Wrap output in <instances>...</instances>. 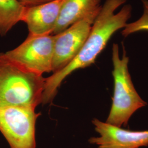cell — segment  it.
Instances as JSON below:
<instances>
[{
  "mask_svg": "<svg viewBox=\"0 0 148 148\" xmlns=\"http://www.w3.org/2000/svg\"><path fill=\"white\" fill-rule=\"evenodd\" d=\"M127 0H106L95 18L90 34L79 53L66 67L45 78L42 103H51L62 82L75 70L84 69L95 63L116 32L123 29L132 16V7L130 4L117 10Z\"/></svg>",
  "mask_w": 148,
  "mask_h": 148,
  "instance_id": "obj_1",
  "label": "cell"
},
{
  "mask_svg": "<svg viewBox=\"0 0 148 148\" xmlns=\"http://www.w3.org/2000/svg\"><path fill=\"white\" fill-rule=\"evenodd\" d=\"M45 78L23 68L0 53V107L42 103Z\"/></svg>",
  "mask_w": 148,
  "mask_h": 148,
  "instance_id": "obj_2",
  "label": "cell"
},
{
  "mask_svg": "<svg viewBox=\"0 0 148 148\" xmlns=\"http://www.w3.org/2000/svg\"><path fill=\"white\" fill-rule=\"evenodd\" d=\"M123 55L120 57L119 47L114 43L112 48V72L114 81V95L111 110L106 122L121 127L126 126L128 120L138 109L147 103L143 101L135 89L128 71L129 58L124 46Z\"/></svg>",
  "mask_w": 148,
  "mask_h": 148,
  "instance_id": "obj_3",
  "label": "cell"
},
{
  "mask_svg": "<svg viewBox=\"0 0 148 148\" xmlns=\"http://www.w3.org/2000/svg\"><path fill=\"white\" fill-rule=\"evenodd\" d=\"M27 106L0 107V132L10 148H36V123L40 113Z\"/></svg>",
  "mask_w": 148,
  "mask_h": 148,
  "instance_id": "obj_4",
  "label": "cell"
},
{
  "mask_svg": "<svg viewBox=\"0 0 148 148\" xmlns=\"http://www.w3.org/2000/svg\"><path fill=\"white\" fill-rule=\"evenodd\" d=\"M54 35L28 36L19 46L5 55L23 68L43 75L52 72Z\"/></svg>",
  "mask_w": 148,
  "mask_h": 148,
  "instance_id": "obj_5",
  "label": "cell"
},
{
  "mask_svg": "<svg viewBox=\"0 0 148 148\" xmlns=\"http://www.w3.org/2000/svg\"><path fill=\"white\" fill-rule=\"evenodd\" d=\"M99 12L74 23L63 32L54 35L53 73L66 67L79 53Z\"/></svg>",
  "mask_w": 148,
  "mask_h": 148,
  "instance_id": "obj_6",
  "label": "cell"
},
{
  "mask_svg": "<svg viewBox=\"0 0 148 148\" xmlns=\"http://www.w3.org/2000/svg\"><path fill=\"white\" fill-rule=\"evenodd\" d=\"M99 137L89 139L98 148H139L148 145V130L133 131L103 122L97 119L92 121Z\"/></svg>",
  "mask_w": 148,
  "mask_h": 148,
  "instance_id": "obj_7",
  "label": "cell"
},
{
  "mask_svg": "<svg viewBox=\"0 0 148 148\" xmlns=\"http://www.w3.org/2000/svg\"><path fill=\"white\" fill-rule=\"evenodd\" d=\"M63 1L54 0L41 5L25 7L21 21L27 25L28 36L53 34Z\"/></svg>",
  "mask_w": 148,
  "mask_h": 148,
  "instance_id": "obj_8",
  "label": "cell"
},
{
  "mask_svg": "<svg viewBox=\"0 0 148 148\" xmlns=\"http://www.w3.org/2000/svg\"><path fill=\"white\" fill-rule=\"evenodd\" d=\"M101 0H64L58 21L53 35H56L74 23L98 13Z\"/></svg>",
  "mask_w": 148,
  "mask_h": 148,
  "instance_id": "obj_9",
  "label": "cell"
},
{
  "mask_svg": "<svg viewBox=\"0 0 148 148\" xmlns=\"http://www.w3.org/2000/svg\"><path fill=\"white\" fill-rule=\"evenodd\" d=\"M25 7L17 0H0V35L5 36L19 21Z\"/></svg>",
  "mask_w": 148,
  "mask_h": 148,
  "instance_id": "obj_10",
  "label": "cell"
},
{
  "mask_svg": "<svg viewBox=\"0 0 148 148\" xmlns=\"http://www.w3.org/2000/svg\"><path fill=\"white\" fill-rule=\"evenodd\" d=\"M141 1L143 5V14L137 21L127 23L121 31L123 37H127L138 32H148V0Z\"/></svg>",
  "mask_w": 148,
  "mask_h": 148,
  "instance_id": "obj_11",
  "label": "cell"
},
{
  "mask_svg": "<svg viewBox=\"0 0 148 148\" xmlns=\"http://www.w3.org/2000/svg\"><path fill=\"white\" fill-rule=\"evenodd\" d=\"M24 7H30L36 5H41L54 0H17Z\"/></svg>",
  "mask_w": 148,
  "mask_h": 148,
  "instance_id": "obj_12",
  "label": "cell"
}]
</instances>
